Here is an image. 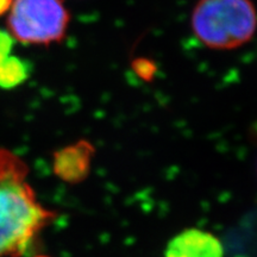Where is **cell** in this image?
<instances>
[{
  "instance_id": "obj_1",
  "label": "cell",
  "mask_w": 257,
  "mask_h": 257,
  "mask_svg": "<svg viewBox=\"0 0 257 257\" xmlns=\"http://www.w3.org/2000/svg\"><path fill=\"white\" fill-rule=\"evenodd\" d=\"M28 175L27 163L0 148V257L24 256L56 218L37 200Z\"/></svg>"
},
{
  "instance_id": "obj_2",
  "label": "cell",
  "mask_w": 257,
  "mask_h": 257,
  "mask_svg": "<svg viewBox=\"0 0 257 257\" xmlns=\"http://www.w3.org/2000/svg\"><path fill=\"white\" fill-rule=\"evenodd\" d=\"M191 27L206 47L230 50L253 37L257 12L251 0H199L193 9Z\"/></svg>"
},
{
  "instance_id": "obj_3",
  "label": "cell",
  "mask_w": 257,
  "mask_h": 257,
  "mask_svg": "<svg viewBox=\"0 0 257 257\" xmlns=\"http://www.w3.org/2000/svg\"><path fill=\"white\" fill-rule=\"evenodd\" d=\"M8 27L12 37L28 44H50L66 36L70 16L62 0H14Z\"/></svg>"
},
{
  "instance_id": "obj_4",
  "label": "cell",
  "mask_w": 257,
  "mask_h": 257,
  "mask_svg": "<svg viewBox=\"0 0 257 257\" xmlns=\"http://www.w3.org/2000/svg\"><path fill=\"white\" fill-rule=\"evenodd\" d=\"M94 155L95 148L86 140L61 148L53 156L54 174L66 184H81L91 173Z\"/></svg>"
},
{
  "instance_id": "obj_5",
  "label": "cell",
  "mask_w": 257,
  "mask_h": 257,
  "mask_svg": "<svg viewBox=\"0 0 257 257\" xmlns=\"http://www.w3.org/2000/svg\"><path fill=\"white\" fill-rule=\"evenodd\" d=\"M165 257H224V248L213 233L188 229L170 240Z\"/></svg>"
},
{
  "instance_id": "obj_6",
  "label": "cell",
  "mask_w": 257,
  "mask_h": 257,
  "mask_svg": "<svg viewBox=\"0 0 257 257\" xmlns=\"http://www.w3.org/2000/svg\"><path fill=\"white\" fill-rule=\"evenodd\" d=\"M15 38L9 31L0 30V88L12 89L30 78L31 64L14 55Z\"/></svg>"
},
{
  "instance_id": "obj_7",
  "label": "cell",
  "mask_w": 257,
  "mask_h": 257,
  "mask_svg": "<svg viewBox=\"0 0 257 257\" xmlns=\"http://www.w3.org/2000/svg\"><path fill=\"white\" fill-rule=\"evenodd\" d=\"M133 69L134 72L140 76L141 79H143L144 81H153L154 76L157 72L156 64L153 62L152 60L146 59V57H138V59L133 61Z\"/></svg>"
},
{
  "instance_id": "obj_8",
  "label": "cell",
  "mask_w": 257,
  "mask_h": 257,
  "mask_svg": "<svg viewBox=\"0 0 257 257\" xmlns=\"http://www.w3.org/2000/svg\"><path fill=\"white\" fill-rule=\"evenodd\" d=\"M12 3L14 0H0V16H3L11 9Z\"/></svg>"
},
{
  "instance_id": "obj_9",
  "label": "cell",
  "mask_w": 257,
  "mask_h": 257,
  "mask_svg": "<svg viewBox=\"0 0 257 257\" xmlns=\"http://www.w3.org/2000/svg\"><path fill=\"white\" fill-rule=\"evenodd\" d=\"M36 257H48V256H43V255H40V256H36Z\"/></svg>"
}]
</instances>
